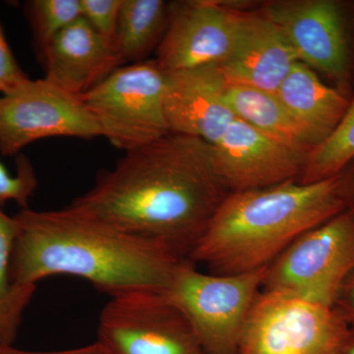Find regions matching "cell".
Here are the masks:
<instances>
[{
	"instance_id": "obj_20",
	"label": "cell",
	"mask_w": 354,
	"mask_h": 354,
	"mask_svg": "<svg viewBox=\"0 0 354 354\" xmlns=\"http://www.w3.org/2000/svg\"><path fill=\"white\" fill-rule=\"evenodd\" d=\"M26 14L39 57L60 32L82 17L80 0H32L26 3Z\"/></svg>"
},
{
	"instance_id": "obj_4",
	"label": "cell",
	"mask_w": 354,
	"mask_h": 354,
	"mask_svg": "<svg viewBox=\"0 0 354 354\" xmlns=\"http://www.w3.org/2000/svg\"><path fill=\"white\" fill-rule=\"evenodd\" d=\"M267 268L237 274L198 271L189 260L177 270L165 297L189 322L203 353L239 354Z\"/></svg>"
},
{
	"instance_id": "obj_21",
	"label": "cell",
	"mask_w": 354,
	"mask_h": 354,
	"mask_svg": "<svg viewBox=\"0 0 354 354\" xmlns=\"http://www.w3.org/2000/svg\"><path fill=\"white\" fill-rule=\"evenodd\" d=\"M38 187V179L29 158L19 155L17 158V174L11 176L0 162V207L6 202L17 203L27 208L30 198Z\"/></svg>"
},
{
	"instance_id": "obj_24",
	"label": "cell",
	"mask_w": 354,
	"mask_h": 354,
	"mask_svg": "<svg viewBox=\"0 0 354 354\" xmlns=\"http://www.w3.org/2000/svg\"><path fill=\"white\" fill-rule=\"evenodd\" d=\"M18 234L15 216L6 215L0 207V305L13 295L17 286L10 281V264Z\"/></svg>"
},
{
	"instance_id": "obj_16",
	"label": "cell",
	"mask_w": 354,
	"mask_h": 354,
	"mask_svg": "<svg viewBox=\"0 0 354 354\" xmlns=\"http://www.w3.org/2000/svg\"><path fill=\"white\" fill-rule=\"evenodd\" d=\"M276 93L311 135L317 146L334 131L351 100L333 86L324 83L314 70L299 62Z\"/></svg>"
},
{
	"instance_id": "obj_25",
	"label": "cell",
	"mask_w": 354,
	"mask_h": 354,
	"mask_svg": "<svg viewBox=\"0 0 354 354\" xmlns=\"http://www.w3.org/2000/svg\"><path fill=\"white\" fill-rule=\"evenodd\" d=\"M30 79L21 68L0 24V95L7 94Z\"/></svg>"
},
{
	"instance_id": "obj_11",
	"label": "cell",
	"mask_w": 354,
	"mask_h": 354,
	"mask_svg": "<svg viewBox=\"0 0 354 354\" xmlns=\"http://www.w3.org/2000/svg\"><path fill=\"white\" fill-rule=\"evenodd\" d=\"M169 7V24L155 59L165 73L227 59L243 10L215 0L174 1Z\"/></svg>"
},
{
	"instance_id": "obj_13",
	"label": "cell",
	"mask_w": 354,
	"mask_h": 354,
	"mask_svg": "<svg viewBox=\"0 0 354 354\" xmlns=\"http://www.w3.org/2000/svg\"><path fill=\"white\" fill-rule=\"evenodd\" d=\"M227 88L218 64L165 73L164 106L169 131L212 146L218 143L236 118L227 102Z\"/></svg>"
},
{
	"instance_id": "obj_9",
	"label": "cell",
	"mask_w": 354,
	"mask_h": 354,
	"mask_svg": "<svg viewBox=\"0 0 354 354\" xmlns=\"http://www.w3.org/2000/svg\"><path fill=\"white\" fill-rule=\"evenodd\" d=\"M97 342L106 354L203 353L186 317L158 291L111 297L100 316Z\"/></svg>"
},
{
	"instance_id": "obj_23",
	"label": "cell",
	"mask_w": 354,
	"mask_h": 354,
	"mask_svg": "<svg viewBox=\"0 0 354 354\" xmlns=\"http://www.w3.org/2000/svg\"><path fill=\"white\" fill-rule=\"evenodd\" d=\"M35 290L36 286H17L13 295L0 305V348L12 346L23 313Z\"/></svg>"
},
{
	"instance_id": "obj_2",
	"label": "cell",
	"mask_w": 354,
	"mask_h": 354,
	"mask_svg": "<svg viewBox=\"0 0 354 354\" xmlns=\"http://www.w3.org/2000/svg\"><path fill=\"white\" fill-rule=\"evenodd\" d=\"M10 264L13 286H36L57 274L86 279L111 297L164 292L184 261L157 241L114 227L68 206L22 209Z\"/></svg>"
},
{
	"instance_id": "obj_6",
	"label": "cell",
	"mask_w": 354,
	"mask_h": 354,
	"mask_svg": "<svg viewBox=\"0 0 354 354\" xmlns=\"http://www.w3.org/2000/svg\"><path fill=\"white\" fill-rule=\"evenodd\" d=\"M165 73L157 62L123 65L82 97L102 136L134 150L169 134L164 106Z\"/></svg>"
},
{
	"instance_id": "obj_12",
	"label": "cell",
	"mask_w": 354,
	"mask_h": 354,
	"mask_svg": "<svg viewBox=\"0 0 354 354\" xmlns=\"http://www.w3.org/2000/svg\"><path fill=\"white\" fill-rule=\"evenodd\" d=\"M212 150L216 176L228 192L299 180L308 156L239 118Z\"/></svg>"
},
{
	"instance_id": "obj_15",
	"label": "cell",
	"mask_w": 354,
	"mask_h": 354,
	"mask_svg": "<svg viewBox=\"0 0 354 354\" xmlns=\"http://www.w3.org/2000/svg\"><path fill=\"white\" fill-rule=\"evenodd\" d=\"M39 60L44 80L78 97L122 66L116 50L83 17L60 32Z\"/></svg>"
},
{
	"instance_id": "obj_29",
	"label": "cell",
	"mask_w": 354,
	"mask_h": 354,
	"mask_svg": "<svg viewBox=\"0 0 354 354\" xmlns=\"http://www.w3.org/2000/svg\"><path fill=\"white\" fill-rule=\"evenodd\" d=\"M341 354H354V330L351 329Z\"/></svg>"
},
{
	"instance_id": "obj_17",
	"label": "cell",
	"mask_w": 354,
	"mask_h": 354,
	"mask_svg": "<svg viewBox=\"0 0 354 354\" xmlns=\"http://www.w3.org/2000/svg\"><path fill=\"white\" fill-rule=\"evenodd\" d=\"M227 102L235 118L283 145L309 155L317 144L277 93L227 84Z\"/></svg>"
},
{
	"instance_id": "obj_1",
	"label": "cell",
	"mask_w": 354,
	"mask_h": 354,
	"mask_svg": "<svg viewBox=\"0 0 354 354\" xmlns=\"http://www.w3.org/2000/svg\"><path fill=\"white\" fill-rule=\"evenodd\" d=\"M125 153L69 206L188 260L228 193L216 176L212 146L169 133Z\"/></svg>"
},
{
	"instance_id": "obj_8",
	"label": "cell",
	"mask_w": 354,
	"mask_h": 354,
	"mask_svg": "<svg viewBox=\"0 0 354 354\" xmlns=\"http://www.w3.org/2000/svg\"><path fill=\"white\" fill-rule=\"evenodd\" d=\"M349 332L333 306L261 290L239 354H341Z\"/></svg>"
},
{
	"instance_id": "obj_18",
	"label": "cell",
	"mask_w": 354,
	"mask_h": 354,
	"mask_svg": "<svg viewBox=\"0 0 354 354\" xmlns=\"http://www.w3.org/2000/svg\"><path fill=\"white\" fill-rule=\"evenodd\" d=\"M169 16V3L162 0H123L115 44L122 66L144 62L157 50Z\"/></svg>"
},
{
	"instance_id": "obj_5",
	"label": "cell",
	"mask_w": 354,
	"mask_h": 354,
	"mask_svg": "<svg viewBox=\"0 0 354 354\" xmlns=\"http://www.w3.org/2000/svg\"><path fill=\"white\" fill-rule=\"evenodd\" d=\"M354 272V216L344 209L307 230L266 269L262 290L333 306Z\"/></svg>"
},
{
	"instance_id": "obj_3",
	"label": "cell",
	"mask_w": 354,
	"mask_h": 354,
	"mask_svg": "<svg viewBox=\"0 0 354 354\" xmlns=\"http://www.w3.org/2000/svg\"><path fill=\"white\" fill-rule=\"evenodd\" d=\"M344 209L341 174L228 192L188 260L218 274L264 269L300 235Z\"/></svg>"
},
{
	"instance_id": "obj_7",
	"label": "cell",
	"mask_w": 354,
	"mask_h": 354,
	"mask_svg": "<svg viewBox=\"0 0 354 354\" xmlns=\"http://www.w3.org/2000/svg\"><path fill=\"white\" fill-rule=\"evenodd\" d=\"M261 10L286 35L298 62L354 95V1L276 0Z\"/></svg>"
},
{
	"instance_id": "obj_19",
	"label": "cell",
	"mask_w": 354,
	"mask_h": 354,
	"mask_svg": "<svg viewBox=\"0 0 354 354\" xmlns=\"http://www.w3.org/2000/svg\"><path fill=\"white\" fill-rule=\"evenodd\" d=\"M354 160V95L339 124L307 156L299 183L309 184L339 176Z\"/></svg>"
},
{
	"instance_id": "obj_28",
	"label": "cell",
	"mask_w": 354,
	"mask_h": 354,
	"mask_svg": "<svg viewBox=\"0 0 354 354\" xmlns=\"http://www.w3.org/2000/svg\"><path fill=\"white\" fill-rule=\"evenodd\" d=\"M341 180L346 209L354 216V160L342 172Z\"/></svg>"
},
{
	"instance_id": "obj_26",
	"label": "cell",
	"mask_w": 354,
	"mask_h": 354,
	"mask_svg": "<svg viewBox=\"0 0 354 354\" xmlns=\"http://www.w3.org/2000/svg\"><path fill=\"white\" fill-rule=\"evenodd\" d=\"M333 307L349 329L354 330V272L337 292Z\"/></svg>"
},
{
	"instance_id": "obj_22",
	"label": "cell",
	"mask_w": 354,
	"mask_h": 354,
	"mask_svg": "<svg viewBox=\"0 0 354 354\" xmlns=\"http://www.w3.org/2000/svg\"><path fill=\"white\" fill-rule=\"evenodd\" d=\"M82 17L116 50V36L123 0H80Z\"/></svg>"
},
{
	"instance_id": "obj_14",
	"label": "cell",
	"mask_w": 354,
	"mask_h": 354,
	"mask_svg": "<svg viewBox=\"0 0 354 354\" xmlns=\"http://www.w3.org/2000/svg\"><path fill=\"white\" fill-rule=\"evenodd\" d=\"M297 62L286 35L260 9L242 11L234 48L218 67L227 84L276 93Z\"/></svg>"
},
{
	"instance_id": "obj_27",
	"label": "cell",
	"mask_w": 354,
	"mask_h": 354,
	"mask_svg": "<svg viewBox=\"0 0 354 354\" xmlns=\"http://www.w3.org/2000/svg\"><path fill=\"white\" fill-rule=\"evenodd\" d=\"M0 354H106L99 342L82 346V348L67 349L59 351H27L13 348L12 346H1Z\"/></svg>"
},
{
	"instance_id": "obj_30",
	"label": "cell",
	"mask_w": 354,
	"mask_h": 354,
	"mask_svg": "<svg viewBox=\"0 0 354 354\" xmlns=\"http://www.w3.org/2000/svg\"><path fill=\"white\" fill-rule=\"evenodd\" d=\"M201 354H206V353H201Z\"/></svg>"
},
{
	"instance_id": "obj_10",
	"label": "cell",
	"mask_w": 354,
	"mask_h": 354,
	"mask_svg": "<svg viewBox=\"0 0 354 354\" xmlns=\"http://www.w3.org/2000/svg\"><path fill=\"white\" fill-rule=\"evenodd\" d=\"M102 136L97 121L80 97L44 79H28L0 95V153L17 155L26 146L51 137L93 139Z\"/></svg>"
}]
</instances>
